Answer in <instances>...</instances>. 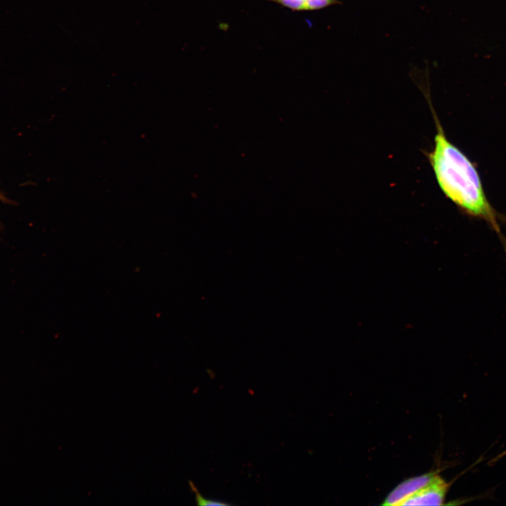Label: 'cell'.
<instances>
[{
  "instance_id": "6da1fadb",
  "label": "cell",
  "mask_w": 506,
  "mask_h": 506,
  "mask_svg": "<svg viewBox=\"0 0 506 506\" xmlns=\"http://www.w3.org/2000/svg\"><path fill=\"white\" fill-rule=\"evenodd\" d=\"M434 112L436 133L428 155L439 188L467 214L486 221L500 235V215L489 202L479 172L471 160L446 137Z\"/></svg>"
},
{
  "instance_id": "7a4b0ae2",
  "label": "cell",
  "mask_w": 506,
  "mask_h": 506,
  "mask_svg": "<svg viewBox=\"0 0 506 506\" xmlns=\"http://www.w3.org/2000/svg\"><path fill=\"white\" fill-rule=\"evenodd\" d=\"M448 488L449 484L436 474L430 483L408 498L402 505H442Z\"/></svg>"
},
{
  "instance_id": "3957f363",
  "label": "cell",
  "mask_w": 506,
  "mask_h": 506,
  "mask_svg": "<svg viewBox=\"0 0 506 506\" xmlns=\"http://www.w3.org/2000/svg\"><path fill=\"white\" fill-rule=\"evenodd\" d=\"M436 474L430 472L403 481L389 493L382 505H402L408 498L430 483Z\"/></svg>"
},
{
  "instance_id": "277c9868",
  "label": "cell",
  "mask_w": 506,
  "mask_h": 506,
  "mask_svg": "<svg viewBox=\"0 0 506 506\" xmlns=\"http://www.w3.org/2000/svg\"><path fill=\"white\" fill-rule=\"evenodd\" d=\"M189 486L192 491L195 493L196 502L198 505H213V506H222L229 505L230 503L223 502L220 500L216 499H207L204 498L197 491L193 483L189 481Z\"/></svg>"
},
{
  "instance_id": "5b68a950",
  "label": "cell",
  "mask_w": 506,
  "mask_h": 506,
  "mask_svg": "<svg viewBox=\"0 0 506 506\" xmlns=\"http://www.w3.org/2000/svg\"><path fill=\"white\" fill-rule=\"evenodd\" d=\"M275 2L292 11H306V0H268Z\"/></svg>"
},
{
  "instance_id": "8992f818",
  "label": "cell",
  "mask_w": 506,
  "mask_h": 506,
  "mask_svg": "<svg viewBox=\"0 0 506 506\" xmlns=\"http://www.w3.org/2000/svg\"><path fill=\"white\" fill-rule=\"evenodd\" d=\"M338 4L342 3L338 0H306V11L322 9Z\"/></svg>"
},
{
  "instance_id": "52a82bcc",
  "label": "cell",
  "mask_w": 506,
  "mask_h": 506,
  "mask_svg": "<svg viewBox=\"0 0 506 506\" xmlns=\"http://www.w3.org/2000/svg\"><path fill=\"white\" fill-rule=\"evenodd\" d=\"M0 200H5L4 197L3 196H1V194H0Z\"/></svg>"
},
{
  "instance_id": "ba28073f",
  "label": "cell",
  "mask_w": 506,
  "mask_h": 506,
  "mask_svg": "<svg viewBox=\"0 0 506 506\" xmlns=\"http://www.w3.org/2000/svg\"><path fill=\"white\" fill-rule=\"evenodd\" d=\"M505 454H506V451L504 452V453H502L501 454V455H504Z\"/></svg>"
}]
</instances>
